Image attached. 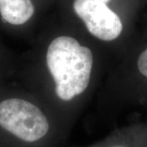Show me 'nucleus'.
<instances>
[{
  "label": "nucleus",
  "mask_w": 147,
  "mask_h": 147,
  "mask_svg": "<svg viewBox=\"0 0 147 147\" xmlns=\"http://www.w3.org/2000/svg\"><path fill=\"white\" fill-rule=\"evenodd\" d=\"M96 147H129L125 144V142H119L117 140H114V141H109V142H105V145L102 146H99Z\"/></svg>",
  "instance_id": "obj_6"
},
{
  "label": "nucleus",
  "mask_w": 147,
  "mask_h": 147,
  "mask_svg": "<svg viewBox=\"0 0 147 147\" xmlns=\"http://www.w3.org/2000/svg\"><path fill=\"white\" fill-rule=\"evenodd\" d=\"M34 7L31 0H0V16L11 26H22L31 18Z\"/></svg>",
  "instance_id": "obj_4"
},
{
  "label": "nucleus",
  "mask_w": 147,
  "mask_h": 147,
  "mask_svg": "<svg viewBox=\"0 0 147 147\" xmlns=\"http://www.w3.org/2000/svg\"><path fill=\"white\" fill-rule=\"evenodd\" d=\"M46 62L61 100H71L88 88L93 56L88 47L81 45L74 38H55L47 47Z\"/></svg>",
  "instance_id": "obj_2"
},
{
  "label": "nucleus",
  "mask_w": 147,
  "mask_h": 147,
  "mask_svg": "<svg viewBox=\"0 0 147 147\" xmlns=\"http://www.w3.org/2000/svg\"><path fill=\"white\" fill-rule=\"evenodd\" d=\"M137 68L140 73L147 78V48L141 53L137 59Z\"/></svg>",
  "instance_id": "obj_5"
},
{
  "label": "nucleus",
  "mask_w": 147,
  "mask_h": 147,
  "mask_svg": "<svg viewBox=\"0 0 147 147\" xmlns=\"http://www.w3.org/2000/svg\"><path fill=\"white\" fill-rule=\"evenodd\" d=\"M47 116L20 96L0 97V147H47L56 137Z\"/></svg>",
  "instance_id": "obj_1"
},
{
  "label": "nucleus",
  "mask_w": 147,
  "mask_h": 147,
  "mask_svg": "<svg viewBox=\"0 0 147 147\" xmlns=\"http://www.w3.org/2000/svg\"><path fill=\"white\" fill-rule=\"evenodd\" d=\"M100 1H102V2H104V3H106L110 2V0H100Z\"/></svg>",
  "instance_id": "obj_7"
},
{
  "label": "nucleus",
  "mask_w": 147,
  "mask_h": 147,
  "mask_svg": "<svg viewBox=\"0 0 147 147\" xmlns=\"http://www.w3.org/2000/svg\"><path fill=\"white\" fill-rule=\"evenodd\" d=\"M74 10L91 34L102 41H113L120 35V18L100 0H74Z\"/></svg>",
  "instance_id": "obj_3"
}]
</instances>
